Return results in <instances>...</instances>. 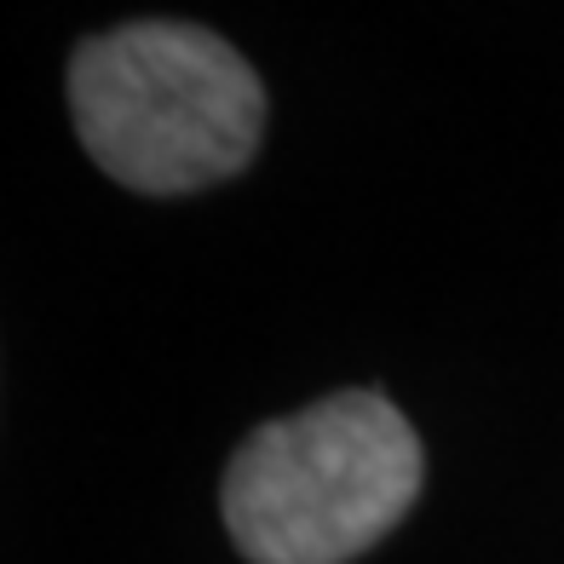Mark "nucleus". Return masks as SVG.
Returning <instances> with one entry per match:
<instances>
[{
	"mask_svg": "<svg viewBox=\"0 0 564 564\" xmlns=\"http://www.w3.org/2000/svg\"><path fill=\"white\" fill-rule=\"evenodd\" d=\"M69 116L116 185L178 196L242 173L265 133V87L196 23H121L69 58Z\"/></svg>",
	"mask_w": 564,
	"mask_h": 564,
	"instance_id": "1",
	"label": "nucleus"
},
{
	"mask_svg": "<svg viewBox=\"0 0 564 564\" xmlns=\"http://www.w3.org/2000/svg\"><path fill=\"white\" fill-rule=\"evenodd\" d=\"M421 490V438L380 392H335L265 421L225 467V524L253 564H346Z\"/></svg>",
	"mask_w": 564,
	"mask_h": 564,
	"instance_id": "2",
	"label": "nucleus"
}]
</instances>
